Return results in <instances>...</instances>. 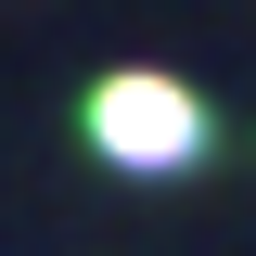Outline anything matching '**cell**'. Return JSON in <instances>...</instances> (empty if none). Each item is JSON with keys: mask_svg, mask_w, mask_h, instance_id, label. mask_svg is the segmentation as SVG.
I'll return each instance as SVG.
<instances>
[{"mask_svg": "<svg viewBox=\"0 0 256 256\" xmlns=\"http://www.w3.org/2000/svg\"><path fill=\"white\" fill-rule=\"evenodd\" d=\"M90 141L116 166H192L205 154V102H192L180 77H102L90 90Z\"/></svg>", "mask_w": 256, "mask_h": 256, "instance_id": "cell-1", "label": "cell"}]
</instances>
